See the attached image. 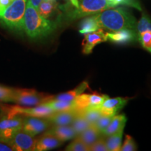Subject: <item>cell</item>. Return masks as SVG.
I'll use <instances>...</instances> for the list:
<instances>
[{"mask_svg":"<svg viewBox=\"0 0 151 151\" xmlns=\"http://www.w3.org/2000/svg\"><path fill=\"white\" fill-rule=\"evenodd\" d=\"M76 137L79 138L89 148L95 141L102 137V135L94 124H91L89 127L77 135Z\"/></svg>","mask_w":151,"mask_h":151,"instance_id":"cell-17","label":"cell"},{"mask_svg":"<svg viewBox=\"0 0 151 151\" xmlns=\"http://www.w3.org/2000/svg\"><path fill=\"white\" fill-rule=\"evenodd\" d=\"M99 29V24L93 15V16L85 17V18L81 20L79 24L78 31L82 35H86L88 33L93 32Z\"/></svg>","mask_w":151,"mask_h":151,"instance_id":"cell-19","label":"cell"},{"mask_svg":"<svg viewBox=\"0 0 151 151\" xmlns=\"http://www.w3.org/2000/svg\"><path fill=\"white\" fill-rule=\"evenodd\" d=\"M70 125L74 129L77 135L89 127L91 124L81 114L76 115Z\"/></svg>","mask_w":151,"mask_h":151,"instance_id":"cell-23","label":"cell"},{"mask_svg":"<svg viewBox=\"0 0 151 151\" xmlns=\"http://www.w3.org/2000/svg\"><path fill=\"white\" fill-rule=\"evenodd\" d=\"M46 132L53 135L62 143L74 139L77 136L71 125H52Z\"/></svg>","mask_w":151,"mask_h":151,"instance_id":"cell-13","label":"cell"},{"mask_svg":"<svg viewBox=\"0 0 151 151\" xmlns=\"http://www.w3.org/2000/svg\"><path fill=\"white\" fill-rule=\"evenodd\" d=\"M0 106V141L7 143L17 131L22 129L24 116L18 114L13 106Z\"/></svg>","mask_w":151,"mask_h":151,"instance_id":"cell-3","label":"cell"},{"mask_svg":"<svg viewBox=\"0 0 151 151\" xmlns=\"http://www.w3.org/2000/svg\"><path fill=\"white\" fill-rule=\"evenodd\" d=\"M14 88L0 86V101L13 102Z\"/></svg>","mask_w":151,"mask_h":151,"instance_id":"cell-30","label":"cell"},{"mask_svg":"<svg viewBox=\"0 0 151 151\" xmlns=\"http://www.w3.org/2000/svg\"><path fill=\"white\" fill-rule=\"evenodd\" d=\"M13 1H14V0H13Z\"/></svg>","mask_w":151,"mask_h":151,"instance_id":"cell-38","label":"cell"},{"mask_svg":"<svg viewBox=\"0 0 151 151\" xmlns=\"http://www.w3.org/2000/svg\"><path fill=\"white\" fill-rule=\"evenodd\" d=\"M137 41L141 46L151 53V29H147L137 33Z\"/></svg>","mask_w":151,"mask_h":151,"instance_id":"cell-24","label":"cell"},{"mask_svg":"<svg viewBox=\"0 0 151 151\" xmlns=\"http://www.w3.org/2000/svg\"><path fill=\"white\" fill-rule=\"evenodd\" d=\"M100 28L114 32L124 29H136L137 20L127 9L112 7L94 15Z\"/></svg>","mask_w":151,"mask_h":151,"instance_id":"cell-1","label":"cell"},{"mask_svg":"<svg viewBox=\"0 0 151 151\" xmlns=\"http://www.w3.org/2000/svg\"><path fill=\"white\" fill-rule=\"evenodd\" d=\"M68 4L71 5L73 8H77L78 5V0H67Z\"/></svg>","mask_w":151,"mask_h":151,"instance_id":"cell-36","label":"cell"},{"mask_svg":"<svg viewBox=\"0 0 151 151\" xmlns=\"http://www.w3.org/2000/svg\"><path fill=\"white\" fill-rule=\"evenodd\" d=\"M54 96L39 92L34 89L14 88L13 102L20 106H32L46 102Z\"/></svg>","mask_w":151,"mask_h":151,"instance_id":"cell-6","label":"cell"},{"mask_svg":"<svg viewBox=\"0 0 151 151\" xmlns=\"http://www.w3.org/2000/svg\"><path fill=\"white\" fill-rule=\"evenodd\" d=\"M88 83L86 81L82 82L81 83L74 88V89L70 90V91L62 93L58 95L53 97L52 99L56 100H60V101H73L77 97L79 94L83 93L86 89L88 88Z\"/></svg>","mask_w":151,"mask_h":151,"instance_id":"cell-18","label":"cell"},{"mask_svg":"<svg viewBox=\"0 0 151 151\" xmlns=\"http://www.w3.org/2000/svg\"><path fill=\"white\" fill-rule=\"evenodd\" d=\"M109 8H112L106 0H78L77 8L66 9L67 20H74L93 16Z\"/></svg>","mask_w":151,"mask_h":151,"instance_id":"cell-4","label":"cell"},{"mask_svg":"<svg viewBox=\"0 0 151 151\" xmlns=\"http://www.w3.org/2000/svg\"><path fill=\"white\" fill-rule=\"evenodd\" d=\"M67 151H89V148L78 137L66 147Z\"/></svg>","mask_w":151,"mask_h":151,"instance_id":"cell-28","label":"cell"},{"mask_svg":"<svg viewBox=\"0 0 151 151\" xmlns=\"http://www.w3.org/2000/svg\"><path fill=\"white\" fill-rule=\"evenodd\" d=\"M57 27L55 22L43 18L27 0L24 16L23 30L31 39H41L48 37Z\"/></svg>","mask_w":151,"mask_h":151,"instance_id":"cell-2","label":"cell"},{"mask_svg":"<svg viewBox=\"0 0 151 151\" xmlns=\"http://www.w3.org/2000/svg\"><path fill=\"white\" fill-rule=\"evenodd\" d=\"M27 0H14L6 9L0 19L9 29L21 32Z\"/></svg>","mask_w":151,"mask_h":151,"instance_id":"cell-5","label":"cell"},{"mask_svg":"<svg viewBox=\"0 0 151 151\" xmlns=\"http://www.w3.org/2000/svg\"><path fill=\"white\" fill-rule=\"evenodd\" d=\"M114 116H107V115H102L100 118L97 120L95 123L93 124L96 128L99 130V132L102 135L103 132L105 129L108 127L110 122L112 120L113 117Z\"/></svg>","mask_w":151,"mask_h":151,"instance_id":"cell-27","label":"cell"},{"mask_svg":"<svg viewBox=\"0 0 151 151\" xmlns=\"http://www.w3.org/2000/svg\"><path fill=\"white\" fill-rule=\"evenodd\" d=\"M107 98H109L108 95L99 94L98 92H93L92 94H89V107L88 109H99Z\"/></svg>","mask_w":151,"mask_h":151,"instance_id":"cell-26","label":"cell"},{"mask_svg":"<svg viewBox=\"0 0 151 151\" xmlns=\"http://www.w3.org/2000/svg\"><path fill=\"white\" fill-rule=\"evenodd\" d=\"M52 126L46 118L24 116L22 129L35 137L41 132L46 131Z\"/></svg>","mask_w":151,"mask_h":151,"instance_id":"cell-8","label":"cell"},{"mask_svg":"<svg viewBox=\"0 0 151 151\" xmlns=\"http://www.w3.org/2000/svg\"><path fill=\"white\" fill-rule=\"evenodd\" d=\"M58 9V4L56 1H46L43 0L38 8V12L43 18H50Z\"/></svg>","mask_w":151,"mask_h":151,"instance_id":"cell-22","label":"cell"},{"mask_svg":"<svg viewBox=\"0 0 151 151\" xmlns=\"http://www.w3.org/2000/svg\"><path fill=\"white\" fill-rule=\"evenodd\" d=\"M78 115L76 111H56L46 118L52 125H70L73 120Z\"/></svg>","mask_w":151,"mask_h":151,"instance_id":"cell-14","label":"cell"},{"mask_svg":"<svg viewBox=\"0 0 151 151\" xmlns=\"http://www.w3.org/2000/svg\"><path fill=\"white\" fill-rule=\"evenodd\" d=\"M43 104L51 108L55 112L56 111H76L74 100L73 101H60V100L52 99Z\"/></svg>","mask_w":151,"mask_h":151,"instance_id":"cell-20","label":"cell"},{"mask_svg":"<svg viewBox=\"0 0 151 151\" xmlns=\"http://www.w3.org/2000/svg\"><path fill=\"white\" fill-rule=\"evenodd\" d=\"M37 139L22 129L14 134L8 144L14 151H35Z\"/></svg>","mask_w":151,"mask_h":151,"instance_id":"cell-7","label":"cell"},{"mask_svg":"<svg viewBox=\"0 0 151 151\" xmlns=\"http://www.w3.org/2000/svg\"><path fill=\"white\" fill-rule=\"evenodd\" d=\"M122 134H123V130H121L114 134L108 136L106 139L104 138L105 143L106 145L108 150L118 151L120 150Z\"/></svg>","mask_w":151,"mask_h":151,"instance_id":"cell-21","label":"cell"},{"mask_svg":"<svg viewBox=\"0 0 151 151\" xmlns=\"http://www.w3.org/2000/svg\"><path fill=\"white\" fill-rule=\"evenodd\" d=\"M62 144V141L53 135L45 132L40 138L37 139L35 151H46L56 148Z\"/></svg>","mask_w":151,"mask_h":151,"instance_id":"cell-15","label":"cell"},{"mask_svg":"<svg viewBox=\"0 0 151 151\" xmlns=\"http://www.w3.org/2000/svg\"><path fill=\"white\" fill-rule=\"evenodd\" d=\"M137 145L131 136L126 135L123 146H121L120 150L122 151H134L137 150Z\"/></svg>","mask_w":151,"mask_h":151,"instance_id":"cell-31","label":"cell"},{"mask_svg":"<svg viewBox=\"0 0 151 151\" xmlns=\"http://www.w3.org/2000/svg\"><path fill=\"white\" fill-rule=\"evenodd\" d=\"M129 99L127 97H109L104 101L99 109L103 115L115 116L127 104Z\"/></svg>","mask_w":151,"mask_h":151,"instance_id":"cell-12","label":"cell"},{"mask_svg":"<svg viewBox=\"0 0 151 151\" xmlns=\"http://www.w3.org/2000/svg\"><path fill=\"white\" fill-rule=\"evenodd\" d=\"M127 118L124 115H115L108 126V127L103 132L102 137L114 134L119 131L124 130Z\"/></svg>","mask_w":151,"mask_h":151,"instance_id":"cell-16","label":"cell"},{"mask_svg":"<svg viewBox=\"0 0 151 151\" xmlns=\"http://www.w3.org/2000/svg\"><path fill=\"white\" fill-rule=\"evenodd\" d=\"M14 110L16 111L18 114L23 116H32L38 117V118H47L50 116L54 111L51 108L48 106L41 104L37 105L35 107H24L21 106L20 105L13 106Z\"/></svg>","mask_w":151,"mask_h":151,"instance_id":"cell-9","label":"cell"},{"mask_svg":"<svg viewBox=\"0 0 151 151\" xmlns=\"http://www.w3.org/2000/svg\"><path fill=\"white\" fill-rule=\"evenodd\" d=\"M107 41L106 32L100 28L97 31L86 34L83 41V52L86 55L91 53L97 45Z\"/></svg>","mask_w":151,"mask_h":151,"instance_id":"cell-10","label":"cell"},{"mask_svg":"<svg viewBox=\"0 0 151 151\" xmlns=\"http://www.w3.org/2000/svg\"><path fill=\"white\" fill-rule=\"evenodd\" d=\"M89 150L91 151H107L106 145L105 143L104 137H102L95 141L93 144L89 147Z\"/></svg>","mask_w":151,"mask_h":151,"instance_id":"cell-32","label":"cell"},{"mask_svg":"<svg viewBox=\"0 0 151 151\" xmlns=\"http://www.w3.org/2000/svg\"><path fill=\"white\" fill-rule=\"evenodd\" d=\"M0 151H14V149L8 143L0 141Z\"/></svg>","mask_w":151,"mask_h":151,"instance_id":"cell-34","label":"cell"},{"mask_svg":"<svg viewBox=\"0 0 151 151\" xmlns=\"http://www.w3.org/2000/svg\"><path fill=\"white\" fill-rule=\"evenodd\" d=\"M28 1L31 3V4L37 10H38V8H39V5H40V4L43 0H28Z\"/></svg>","mask_w":151,"mask_h":151,"instance_id":"cell-35","label":"cell"},{"mask_svg":"<svg viewBox=\"0 0 151 151\" xmlns=\"http://www.w3.org/2000/svg\"><path fill=\"white\" fill-rule=\"evenodd\" d=\"M13 0H0V18L2 16L6 9L11 4Z\"/></svg>","mask_w":151,"mask_h":151,"instance_id":"cell-33","label":"cell"},{"mask_svg":"<svg viewBox=\"0 0 151 151\" xmlns=\"http://www.w3.org/2000/svg\"><path fill=\"white\" fill-rule=\"evenodd\" d=\"M107 41L116 44H127L137 40V32L136 29H124L106 32Z\"/></svg>","mask_w":151,"mask_h":151,"instance_id":"cell-11","label":"cell"},{"mask_svg":"<svg viewBox=\"0 0 151 151\" xmlns=\"http://www.w3.org/2000/svg\"><path fill=\"white\" fill-rule=\"evenodd\" d=\"M81 114L90 122V124L95 123L98 119L103 115L99 109L97 108L87 109L83 111Z\"/></svg>","mask_w":151,"mask_h":151,"instance_id":"cell-25","label":"cell"},{"mask_svg":"<svg viewBox=\"0 0 151 151\" xmlns=\"http://www.w3.org/2000/svg\"><path fill=\"white\" fill-rule=\"evenodd\" d=\"M147 29H151V20L148 15L143 13L141 19L139 22H137L136 31L139 33Z\"/></svg>","mask_w":151,"mask_h":151,"instance_id":"cell-29","label":"cell"},{"mask_svg":"<svg viewBox=\"0 0 151 151\" xmlns=\"http://www.w3.org/2000/svg\"><path fill=\"white\" fill-rule=\"evenodd\" d=\"M46 1H56V0H46Z\"/></svg>","mask_w":151,"mask_h":151,"instance_id":"cell-37","label":"cell"}]
</instances>
